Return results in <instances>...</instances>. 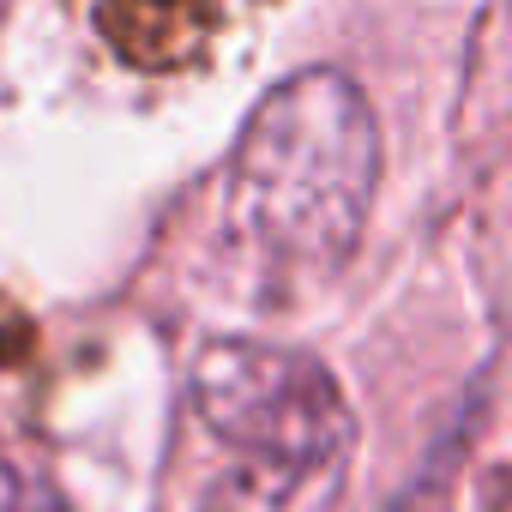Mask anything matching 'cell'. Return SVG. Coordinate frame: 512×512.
Here are the masks:
<instances>
[{"mask_svg": "<svg viewBox=\"0 0 512 512\" xmlns=\"http://www.w3.org/2000/svg\"><path fill=\"white\" fill-rule=\"evenodd\" d=\"M374 187L380 121L368 97L356 79L308 67L247 115L217 187V247L253 290H302L356 253Z\"/></svg>", "mask_w": 512, "mask_h": 512, "instance_id": "6da1fadb", "label": "cell"}, {"mask_svg": "<svg viewBox=\"0 0 512 512\" xmlns=\"http://www.w3.org/2000/svg\"><path fill=\"white\" fill-rule=\"evenodd\" d=\"M0 512H73L43 476L19 470L13 458H0Z\"/></svg>", "mask_w": 512, "mask_h": 512, "instance_id": "3957f363", "label": "cell"}, {"mask_svg": "<svg viewBox=\"0 0 512 512\" xmlns=\"http://www.w3.org/2000/svg\"><path fill=\"white\" fill-rule=\"evenodd\" d=\"M199 428L223 452V512H326L356 458V410L326 362L217 338L193 362Z\"/></svg>", "mask_w": 512, "mask_h": 512, "instance_id": "7a4b0ae2", "label": "cell"}]
</instances>
